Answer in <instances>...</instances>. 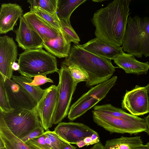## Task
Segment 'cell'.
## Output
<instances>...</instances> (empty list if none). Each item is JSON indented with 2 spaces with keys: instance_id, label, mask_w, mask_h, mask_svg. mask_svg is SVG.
<instances>
[{
  "instance_id": "cell-1",
  "label": "cell",
  "mask_w": 149,
  "mask_h": 149,
  "mask_svg": "<svg viewBox=\"0 0 149 149\" xmlns=\"http://www.w3.org/2000/svg\"><path fill=\"white\" fill-rule=\"evenodd\" d=\"M131 1L114 0L94 13L91 21L96 38L111 45H122Z\"/></svg>"
},
{
  "instance_id": "cell-2",
  "label": "cell",
  "mask_w": 149,
  "mask_h": 149,
  "mask_svg": "<svg viewBox=\"0 0 149 149\" xmlns=\"http://www.w3.org/2000/svg\"><path fill=\"white\" fill-rule=\"evenodd\" d=\"M111 60L95 55L79 45L75 44L71 47L68 56L62 63L68 67H77L83 71L88 77L86 85L89 87L111 78L116 70Z\"/></svg>"
},
{
  "instance_id": "cell-3",
  "label": "cell",
  "mask_w": 149,
  "mask_h": 149,
  "mask_svg": "<svg viewBox=\"0 0 149 149\" xmlns=\"http://www.w3.org/2000/svg\"><path fill=\"white\" fill-rule=\"evenodd\" d=\"M121 48L137 58L149 56V16L128 17Z\"/></svg>"
},
{
  "instance_id": "cell-4",
  "label": "cell",
  "mask_w": 149,
  "mask_h": 149,
  "mask_svg": "<svg viewBox=\"0 0 149 149\" xmlns=\"http://www.w3.org/2000/svg\"><path fill=\"white\" fill-rule=\"evenodd\" d=\"M19 56L18 71L26 77L46 76L59 70L56 56L42 48L25 50Z\"/></svg>"
},
{
  "instance_id": "cell-5",
  "label": "cell",
  "mask_w": 149,
  "mask_h": 149,
  "mask_svg": "<svg viewBox=\"0 0 149 149\" xmlns=\"http://www.w3.org/2000/svg\"><path fill=\"white\" fill-rule=\"evenodd\" d=\"M92 112L94 122L111 133L132 135L147 132L145 119L138 116L134 118L117 117L93 110Z\"/></svg>"
},
{
  "instance_id": "cell-6",
  "label": "cell",
  "mask_w": 149,
  "mask_h": 149,
  "mask_svg": "<svg viewBox=\"0 0 149 149\" xmlns=\"http://www.w3.org/2000/svg\"><path fill=\"white\" fill-rule=\"evenodd\" d=\"M8 127L20 139L27 136L41 126L36 109H13L7 112L0 111Z\"/></svg>"
},
{
  "instance_id": "cell-7",
  "label": "cell",
  "mask_w": 149,
  "mask_h": 149,
  "mask_svg": "<svg viewBox=\"0 0 149 149\" xmlns=\"http://www.w3.org/2000/svg\"><path fill=\"white\" fill-rule=\"evenodd\" d=\"M117 79V77L114 76L91 88L82 95L70 107L68 114L69 119L73 121L95 107L106 96L114 86Z\"/></svg>"
},
{
  "instance_id": "cell-8",
  "label": "cell",
  "mask_w": 149,
  "mask_h": 149,
  "mask_svg": "<svg viewBox=\"0 0 149 149\" xmlns=\"http://www.w3.org/2000/svg\"><path fill=\"white\" fill-rule=\"evenodd\" d=\"M58 72L59 77L57 106L53 119V124L61 122L68 115L72 95L77 84L71 74L68 67L62 63Z\"/></svg>"
},
{
  "instance_id": "cell-9",
  "label": "cell",
  "mask_w": 149,
  "mask_h": 149,
  "mask_svg": "<svg viewBox=\"0 0 149 149\" xmlns=\"http://www.w3.org/2000/svg\"><path fill=\"white\" fill-rule=\"evenodd\" d=\"M58 88L52 85L45 89L44 93L36 107L41 125L46 131H49L53 124V119L57 106Z\"/></svg>"
},
{
  "instance_id": "cell-10",
  "label": "cell",
  "mask_w": 149,
  "mask_h": 149,
  "mask_svg": "<svg viewBox=\"0 0 149 149\" xmlns=\"http://www.w3.org/2000/svg\"><path fill=\"white\" fill-rule=\"evenodd\" d=\"M122 107L135 116L149 113L148 95L145 87L137 85L132 90L127 91L122 101Z\"/></svg>"
},
{
  "instance_id": "cell-11",
  "label": "cell",
  "mask_w": 149,
  "mask_h": 149,
  "mask_svg": "<svg viewBox=\"0 0 149 149\" xmlns=\"http://www.w3.org/2000/svg\"><path fill=\"white\" fill-rule=\"evenodd\" d=\"M17 47L13 38L6 35L0 37V74L4 79L13 76V63L17 60Z\"/></svg>"
},
{
  "instance_id": "cell-12",
  "label": "cell",
  "mask_w": 149,
  "mask_h": 149,
  "mask_svg": "<svg viewBox=\"0 0 149 149\" xmlns=\"http://www.w3.org/2000/svg\"><path fill=\"white\" fill-rule=\"evenodd\" d=\"M4 85L13 109H36L37 104L31 96L12 79H5Z\"/></svg>"
},
{
  "instance_id": "cell-13",
  "label": "cell",
  "mask_w": 149,
  "mask_h": 149,
  "mask_svg": "<svg viewBox=\"0 0 149 149\" xmlns=\"http://www.w3.org/2000/svg\"><path fill=\"white\" fill-rule=\"evenodd\" d=\"M54 131L69 143L74 144L97 132L83 123L73 122H61Z\"/></svg>"
},
{
  "instance_id": "cell-14",
  "label": "cell",
  "mask_w": 149,
  "mask_h": 149,
  "mask_svg": "<svg viewBox=\"0 0 149 149\" xmlns=\"http://www.w3.org/2000/svg\"><path fill=\"white\" fill-rule=\"evenodd\" d=\"M19 20V26L14 31L16 35L15 41L19 46L24 50L42 48V40L30 29L23 15L20 17Z\"/></svg>"
},
{
  "instance_id": "cell-15",
  "label": "cell",
  "mask_w": 149,
  "mask_h": 149,
  "mask_svg": "<svg viewBox=\"0 0 149 149\" xmlns=\"http://www.w3.org/2000/svg\"><path fill=\"white\" fill-rule=\"evenodd\" d=\"M23 11L21 7L16 3L2 4L0 11V34L13 31L18 19L22 16Z\"/></svg>"
},
{
  "instance_id": "cell-16",
  "label": "cell",
  "mask_w": 149,
  "mask_h": 149,
  "mask_svg": "<svg viewBox=\"0 0 149 149\" xmlns=\"http://www.w3.org/2000/svg\"><path fill=\"white\" fill-rule=\"evenodd\" d=\"M23 16L30 29L38 34L43 42L54 39L61 31L50 26L33 13L29 11Z\"/></svg>"
},
{
  "instance_id": "cell-17",
  "label": "cell",
  "mask_w": 149,
  "mask_h": 149,
  "mask_svg": "<svg viewBox=\"0 0 149 149\" xmlns=\"http://www.w3.org/2000/svg\"><path fill=\"white\" fill-rule=\"evenodd\" d=\"M79 45L95 55L111 60L121 54L123 51L120 46L109 44L96 37Z\"/></svg>"
},
{
  "instance_id": "cell-18",
  "label": "cell",
  "mask_w": 149,
  "mask_h": 149,
  "mask_svg": "<svg viewBox=\"0 0 149 149\" xmlns=\"http://www.w3.org/2000/svg\"><path fill=\"white\" fill-rule=\"evenodd\" d=\"M114 63L127 73L137 75L146 74L149 69L148 62L143 63L137 61L133 54L123 51L113 59Z\"/></svg>"
},
{
  "instance_id": "cell-19",
  "label": "cell",
  "mask_w": 149,
  "mask_h": 149,
  "mask_svg": "<svg viewBox=\"0 0 149 149\" xmlns=\"http://www.w3.org/2000/svg\"><path fill=\"white\" fill-rule=\"evenodd\" d=\"M0 148L5 149H30L10 131L0 113Z\"/></svg>"
},
{
  "instance_id": "cell-20",
  "label": "cell",
  "mask_w": 149,
  "mask_h": 149,
  "mask_svg": "<svg viewBox=\"0 0 149 149\" xmlns=\"http://www.w3.org/2000/svg\"><path fill=\"white\" fill-rule=\"evenodd\" d=\"M71 44L68 43L61 31L54 39L43 42V47L47 52L58 58H67L71 49Z\"/></svg>"
},
{
  "instance_id": "cell-21",
  "label": "cell",
  "mask_w": 149,
  "mask_h": 149,
  "mask_svg": "<svg viewBox=\"0 0 149 149\" xmlns=\"http://www.w3.org/2000/svg\"><path fill=\"white\" fill-rule=\"evenodd\" d=\"M142 144L143 142L140 136H122L107 141L104 147L105 149H132Z\"/></svg>"
},
{
  "instance_id": "cell-22",
  "label": "cell",
  "mask_w": 149,
  "mask_h": 149,
  "mask_svg": "<svg viewBox=\"0 0 149 149\" xmlns=\"http://www.w3.org/2000/svg\"><path fill=\"white\" fill-rule=\"evenodd\" d=\"M86 0H58L57 13L60 19L70 22L74 11Z\"/></svg>"
},
{
  "instance_id": "cell-23",
  "label": "cell",
  "mask_w": 149,
  "mask_h": 149,
  "mask_svg": "<svg viewBox=\"0 0 149 149\" xmlns=\"http://www.w3.org/2000/svg\"><path fill=\"white\" fill-rule=\"evenodd\" d=\"M27 77L22 75H13L12 79L21 86L32 97L36 104L41 98L45 91L39 86H31L27 84Z\"/></svg>"
},
{
  "instance_id": "cell-24",
  "label": "cell",
  "mask_w": 149,
  "mask_h": 149,
  "mask_svg": "<svg viewBox=\"0 0 149 149\" xmlns=\"http://www.w3.org/2000/svg\"><path fill=\"white\" fill-rule=\"evenodd\" d=\"M29 11L38 15L53 28L61 31L60 20L57 13L52 14L36 6H31Z\"/></svg>"
},
{
  "instance_id": "cell-25",
  "label": "cell",
  "mask_w": 149,
  "mask_h": 149,
  "mask_svg": "<svg viewBox=\"0 0 149 149\" xmlns=\"http://www.w3.org/2000/svg\"><path fill=\"white\" fill-rule=\"evenodd\" d=\"M61 31L66 42L70 44L72 42L78 45L80 40L79 37L72 26L70 22L60 19Z\"/></svg>"
},
{
  "instance_id": "cell-26",
  "label": "cell",
  "mask_w": 149,
  "mask_h": 149,
  "mask_svg": "<svg viewBox=\"0 0 149 149\" xmlns=\"http://www.w3.org/2000/svg\"><path fill=\"white\" fill-rule=\"evenodd\" d=\"M31 6H36L51 14L57 13L58 0H28Z\"/></svg>"
},
{
  "instance_id": "cell-27",
  "label": "cell",
  "mask_w": 149,
  "mask_h": 149,
  "mask_svg": "<svg viewBox=\"0 0 149 149\" xmlns=\"http://www.w3.org/2000/svg\"><path fill=\"white\" fill-rule=\"evenodd\" d=\"M4 85V79L0 74V111L7 112L13 110Z\"/></svg>"
},
{
  "instance_id": "cell-28",
  "label": "cell",
  "mask_w": 149,
  "mask_h": 149,
  "mask_svg": "<svg viewBox=\"0 0 149 149\" xmlns=\"http://www.w3.org/2000/svg\"><path fill=\"white\" fill-rule=\"evenodd\" d=\"M51 141L56 149H64L69 143L62 139L54 131L49 130L45 132L44 134Z\"/></svg>"
},
{
  "instance_id": "cell-29",
  "label": "cell",
  "mask_w": 149,
  "mask_h": 149,
  "mask_svg": "<svg viewBox=\"0 0 149 149\" xmlns=\"http://www.w3.org/2000/svg\"><path fill=\"white\" fill-rule=\"evenodd\" d=\"M30 149H51L45 141L43 134L40 137L31 139L25 143Z\"/></svg>"
},
{
  "instance_id": "cell-30",
  "label": "cell",
  "mask_w": 149,
  "mask_h": 149,
  "mask_svg": "<svg viewBox=\"0 0 149 149\" xmlns=\"http://www.w3.org/2000/svg\"><path fill=\"white\" fill-rule=\"evenodd\" d=\"M68 67L72 78L77 84L82 81H86L88 77L82 70L75 66Z\"/></svg>"
},
{
  "instance_id": "cell-31",
  "label": "cell",
  "mask_w": 149,
  "mask_h": 149,
  "mask_svg": "<svg viewBox=\"0 0 149 149\" xmlns=\"http://www.w3.org/2000/svg\"><path fill=\"white\" fill-rule=\"evenodd\" d=\"M47 82L53 83V81L47 77L46 76L39 75L35 76L33 80L31 78H28L27 83L31 86H38Z\"/></svg>"
},
{
  "instance_id": "cell-32",
  "label": "cell",
  "mask_w": 149,
  "mask_h": 149,
  "mask_svg": "<svg viewBox=\"0 0 149 149\" xmlns=\"http://www.w3.org/2000/svg\"><path fill=\"white\" fill-rule=\"evenodd\" d=\"M44 128L41 126L35 129L27 136L20 139L25 143L31 139L42 136L44 134Z\"/></svg>"
},
{
  "instance_id": "cell-33",
  "label": "cell",
  "mask_w": 149,
  "mask_h": 149,
  "mask_svg": "<svg viewBox=\"0 0 149 149\" xmlns=\"http://www.w3.org/2000/svg\"><path fill=\"white\" fill-rule=\"evenodd\" d=\"M90 137L92 141V145L100 141L99 136L97 132L93 134Z\"/></svg>"
},
{
  "instance_id": "cell-34",
  "label": "cell",
  "mask_w": 149,
  "mask_h": 149,
  "mask_svg": "<svg viewBox=\"0 0 149 149\" xmlns=\"http://www.w3.org/2000/svg\"><path fill=\"white\" fill-rule=\"evenodd\" d=\"M90 149H105L102 143L100 141L94 144V146Z\"/></svg>"
},
{
  "instance_id": "cell-35",
  "label": "cell",
  "mask_w": 149,
  "mask_h": 149,
  "mask_svg": "<svg viewBox=\"0 0 149 149\" xmlns=\"http://www.w3.org/2000/svg\"><path fill=\"white\" fill-rule=\"evenodd\" d=\"M86 146L92 145V141L90 136L86 137L83 139Z\"/></svg>"
},
{
  "instance_id": "cell-36",
  "label": "cell",
  "mask_w": 149,
  "mask_h": 149,
  "mask_svg": "<svg viewBox=\"0 0 149 149\" xmlns=\"http://www.w3.org/2000/svg\"><path fill=\"white\" fill-rule=\"evenodd\" d=\"M132 149H149V142L145 145L142 144Z\"/></svg>"
},
{
  "instance_id": "cell-37",
  "label": "cell",
  "mask_w": 149,
  "mask_h": 149,
  "mask_svg": "<svg viewBox=\"0 0 149 149\" xmlns=\"http://www.w3.org/2000/svg\"><path fill=\"white\" fill-rule=\"evenodd\" d=\"M12 68L13 70L18 71L19 69V65L18 63L14 62L13 64Z\"/></svg>"
},
{
  "instance_id": "cell-38",
  "label": "cell",
  "mask_w": 149,
  "mask_h": 149,
  "mask_svg": "<svg viewBox=\"0 0 149 149\" xmlns=\"http://www.w3.org/2000/svg\"><path fill=\"white\" fill-rule=\"evenodd\" d=\"M76 144L79 148L82 147L86 146V144L83 140L78 142Z\"/></svg>"
},
{
  "instance_id": "cell-39",
  "label": "cell",
  "mask_w": 149,
  "mask_h": 149,
  "mask_svg": "<svg viewBox=\"0 0 149 149\" xmlns=\"http://www.w3.org/2000/svg\"><path fill=\"white\" fill-rule=\"evenodd\" d=\"M145 119L146 123L148 128L147 133L149 135V115L148 116L146 117Z\"/></svg>"
},
{
  "instance_id": "cell-40",
  "label": "cell",
  "mask_w": 149,
  "mask_h": 149,
  "mask_svg": "<svg viewBox=\"0 0 149 149\" xmlns=\"http://www.w3.org/2000/svg\"><path fill=\"white\" fill-rule=\"evenodd\" d=\"M77 147L75 146H74L70 144H69L67 145L64 149H76Z\"/></svg>"
},
{
  "instance_id": "cell-41",
  "label": "cell",
  "mask_w": 149,
  "mask_h": 149,
  "mask_svg": "<svg viewBox=\"0 0 149 149\" xmlns=\"http://www.w3.org/2000/svg\"><path fill=\"white\" fill-rule=\"evenodd\" d=\"M146 88V89L148 95V100L149 104V84L147 85L145 87Z\"/></svg>"
},
{
  "instance_id": "cell-42",
  "label": "cell",
  "mask_w": 149,
  "mask_h": 149,
  "mask_svg": "<svg viewBox=\"0 0 149 149\" xmlns=\"http://www.w3.org/2000/svg\"><path fill=\"white\" fill-rule=\"evenodd\" d=\"M105 0H93L92 1L95 2H102L105 1Z\"/></svg>"
},
{
  "instance_id": "cell-43",
  "label": "cell",
  "mask_w": 149,
  "mask_h": 149,
  "mask_svg": "<svg viewBox=\"0 0 149 149\" xmlns=\"http://www.w3.org/2000/svg\"><path fill=\"white\" fill-rule=\"evenodd\" d=\"M0 149H5L3 148H0Z\"/></svg>"
}]
</instances>
